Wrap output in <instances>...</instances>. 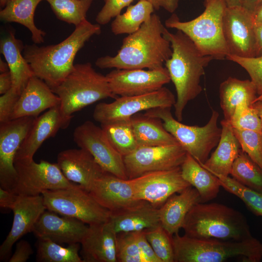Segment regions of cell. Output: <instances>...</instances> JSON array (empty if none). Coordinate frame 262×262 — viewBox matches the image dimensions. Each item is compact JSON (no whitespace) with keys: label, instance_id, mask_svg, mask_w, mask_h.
<instances>
[{"label":"cell","instance_id":"1","mask_svg":"<svg viewBox=\"0 0 262 262\" xmlns=\"http://www.w3.org/2000/svg\"><path fill=\"white\" fill-rule=\"evenodd\" d=\"M165 28L159 16L153 14L137 31L123 39L116 55L98 58L96 66L101 69H120L164 67L172 53L170 43L164 35Z\"/></svg>","mask_w":262,"mask_h":262},{"label":"cell","instance_id":"2","mask_svg":"<svg viewBox=\"0 0 262 262\" xmlns=\"http://www.w3.org/2000/svg\"><path fill=\"white\" fill-rule=\"evenodd\" d=\"M164 35L170 42L172 50L170 58L164 64L176 91L175 115L178 121H181L183 110L188 103L202 92L201 77L205 73V68L214 59L203 54L180 31L173 33L165 28Z\"/></svg>","mask_w":262,"mask_h":262},{"label":"cell","instance_id":"3","mask_svg":"<svg viewBox=\"0 0 262 262\" xmlns=\"http://www.w3.org/2000/svg\"><path fill=\"white\" fill-rule=\"evenodd\" d=\"M100 33L99 24L86 19L75 26L73 32L60 43L41 47L35 43L26 45L22 54L34 76L52 89L72 71L76 55L85 43L93 35Z\"/></svg>","mask_w":262,"mask_h":262},{"label":"cell","instance_id":"4","mask_svg":"<svg viewBox=\"0 0 262 262\" xmlns=\"http://www.w3.org/2000/svg\"><path fill=\"white\" fill-rule=\"evenodd\" d=\"M182 228L185 235L198 239L240 241L252 237L241 213L217 203L196 204L187 213Z\"/></svg>","mask_w":262,"mask_h":262},{"label":"cell","instance_id":"5","mask_svg":"<svg viewBox=\"0 0 262 262\" xmlns=\"http://www.w3.org/2000/svg\"><path fill=\"white\" fill-rule=\"evenodd\" d=\"M174 262H223L230 259L260 262L262 243L251 237L240 241L172 236Z\"/></svg>","mask_w":262,"mask_h":262},{"label":"cell","instance_id":"6","mask_svg":"<svg viewBox=\"0 0 262 262\" xmlns=\"http://www.w3.org/2000/svg\"><path fill=\"white\" fill-rule=\"evenodd\" d=\"M204 10L195 18L180 20L173 13L165 21V26L187 35L206 55L223 60L229 54L223 33V17L227 7L225 0H204Z\"/></svg>","mask_w":262,"mask_h":262},{"label":"cell","instance_id":"7","mask_svg":"<svg viewBox=\"0 0 262 262\" xmlns=\"http://www.w3.org/2000/svg\"><path fill=\"white\" fill-rule=\"evenodd\" d=\"M51 89L60 98L62 114L70 119L74 113L98 101L117 98L106 76L97 72L89 62L75 64L65 79Z\"/></svg>","mask_w":262,"mask_h":262},{"label":"cell","instance_id":"8","mask_svg":"<svg viewBox=\"0 0 262 262\" xmlns=\"http://www.w3.org/2000/svg\"><path fill=\"white\" fill-rule=\"evenodd\" d=\"M171 108L159 107L146 111L144 115L160 119L165 129L170 133L186 152L199 164L208 159L212 150L217 146L222 129L218 126L219 113L212 111L207 123L203 126H189L175 119Z\"/></svg>","mask_w":262,"mask_h":262},{"label":"cell","instance_id":"9","mask_svg":"<svg viewBox=\"0 0 262 262\" xmlns=\"http://www.w3.org/2000/svg\"><path fill=\"white\" fill-rule=\"evenodd\" d=\"M47 210L77 219L88 225L106 222L111 212L101 206L79 185L42 193Z\"/></svg>","mask_w":262,"mask_h":262},{"label":"cell","instance_id":"10","mask_svg":"<svg viewBox=\"0 0 262 262\" xmlns=\"http://www.w3.org/2000/svg\"><path fill=\"white\" fill-rule=\"evenodd\" d=\"M176 99L172 92L163 87L155 91L137 96L117 97L111 103L101 102L95 106L93 118L101 124L130 120L138 112L163 107L171 108Z\"/></svg>","mask_w":262,"mask_h":262},{"label":"cell","instance_id":"11","mask_svg":"<svg viewBox=\"0 0 262 262\" xmlns=\"http://www.w3.org/2000/svg\"><path fill=\"white\" fill-rule=\"evenodd\" d=\"M14 164L17 179L11 192L17 195L38 196L45 191L66 188L76 184L65 177L57 163L45 160L36 163L33 160L16 161Z\"/></svg>","mask_w":262,"mask_h":262},{"label":"cell","instance_id":"12","mask_svg":"<svg viewBox=\"0 0 262 262\" xmlns=\"http://www.w3.org/2000/svg\"><path fill=\"white\" fill-rule=\"evenodd\" d=\"M73 140L79 147L88 151L105 172L128 179L123 156L113 147L101 127L86 121L75 129Z\"/></svg>","mask_w":262,"mask_h":262},{"label":"cell","instance_id":"13","mask_svg":"<svg viewBox=\"0 0 262 262\" xmlns=\"http://www.w3.org/2000/svg\"><path fill=\"white\" fill-rule=\"evenodd\" d=\"M187 152L179 144L141 147L123 157L128 179L180 167Z\"/></svg>","mask_w":262,"mask_h":262},{"label":"cell","instance_id":"14","mask_svg":"<svg viewBox=\"0 0 262 262\" xmlns=\"http://www.w3.org/2000/svg\"><path fill=\"white\" fill-rule=\"evenodd\" d=\"M130 180L135 199L158 208L171 196L191 186L183 178L180 166L147 173Z\"/></svg>","mask_w":262,"mask_h":262},{"label":"cell","instance_id":"15","mask_svg":"<svg viewBox=\"0 0 262 262\" xmlns=\"http://www.w3.org/2000/svg\"><path fill=\"white\" fill-rule=\"evenodd\" d=\"M253 15L241 5L227 7L223 17V33L229 55L256 57Z\"/></svg>","mask_w":262,"mask_h":262},{"label":"cell","instance_id":"16","mask_svg":"<svg viewBox=\"0 0 262 262\" xmlns=\"http://www.w3.org/2000/svg\"><path fill=\"white\" fill-rule=\"evenodd\" d=\"M36 117L27 116L0 123V185L12 191L17 179L16 153Z\"/></svg>","mask_w":262,"mask_h":262},{"label":"cell","instance_id":"17","mask_svg":"<svg viewBox=\"0 0 262 262\" xmlns=\"http://www.w3.org/2000/svg\"><path fill=\"white\" fill-rule=\"evenodd\" d=\"M105 76L112 92L116 97L151 93L162 88L171 81L165 67L147 70L115 69Z\"/></svg>","mask_w":262,"mask_h":262},{"label":"cell","instance_id":"18","mask_svg":"<svg viewBox=\"0 0 262 262\" xmlns=\"http://www.w3.org/2000/svg\"><path fill=\"white\" fill-rule=\"evenodd\" d=\"M47 210L42 195H18L12 209L14 218L12 228L0 246V260H9L12 247L23 236L33 231L37 220Z\"/></svg>","mask_w":262,"mask_h":262},{"label":"cell","instance_id":"19","mask_svg":"<svg viewBox=\"0 0 262 262\" xmlns=\"http://www.w3.org/2000/svg\"><path fill=\"white\" fill-rule=\"evenodd\" d=\"M89 226L74 218L45 211L36 222L33 232L37 239L48 240L59 244L80 243Z\"/></svg>","mask_w":262,"mask_h":262},{"label":"cell","instance_id":"20","mask_svg":"<svg viewBox=\"0 0 262 262\" xmlns=\"http://www.w3.org/2000/svg\"><path fill=\"white\" fill-rule=\"evenodd\" d=\"M71 120L63 115L60 105L36 117L16 153L15 162L33 160L43 142L55 136L59 130L67 128Z\"/></svg>","mask_w":262,"mask_h":262},{"label":"cell","instance_id":"21","mask_svg":"<svg viewBox=\"0 0 262 262\" xmlns=\"http://www.w3.org/2000/svg\"><path fill=\"white\" fill-rule=\"evenodd\" d=\"M56 163L68 180L88 192L94 181L106 172L88 151L80 147L61 151Z\"/></svg>","mask_w":262,"mask_h":262},{"label":"cell","instance_id":"22","mask_svg":"<svg viewBox=\"0 0 262 262\" xmlns=\"http://www.w3.org/2000/svg\"><path fill=\"white\" fill-rule=\"evenodd\" d=\"M89 193L111 212L131 206L139 200L134 197L130 179H123L106 172L96 180Z\"/></svg>","mask_w":262,"mask_h":262},{"label":"cell","instance_id":"23","mask_svg":"<svg viewBox=\"0 0 262 262\" xmlns=\"http://www.w3.org/2000/svg\"><path fill=\"white\" fill-rule=\"evenodd\" d=\"M81 243L80 255L83 262H117V233L109 221L88 225Z\"/></svg>","mask_w":262,"mask_h":262},{"label":"cell","instance_id":"24","mask_svg":"<svg viewBox=\"0 0 262 262\" xmlns=\"http://www.w3.org/2000/svg\"><path fill=\"white\" fill-rule=\"evenodd\" d=\"M60 99L42 80L33 76L21 93L13 110L10 120L32 116L59 105Z\"/></svg>","mask_w":262,"mask_h":262},{"label":"cell","instance_id":"25","mask_svg":"<svg viewBox=\"0 0 262 262\" xmlns=\"http://www.w3.org/2000/svg\"><path fill=\"white\" fill-rule=\"evenodd\" d=\"M109 222L117 233L143 231L160 225L159 208L144 201L111 212Z\"/></svg>","mask_w":262,"mask_h":262},{"label":"cell","instance_id":"26","mask_svg":"<svg viewBox=\"0 0 262 262\" xmlns=\"http://www.w3.org/2000/svg\"><path fill=\"white\" fill-rule=\"evenodd\" d=\"M198 202L200 195L192 186L173 195L159 208L161 225L171 236L178 233L188 212Z\"/></svg>","mask_w":262,"mask_h":262},{"label":"cell","instance_id":"27","mask_svg":"<svg viewBox=\"0 0 262 262\" xmlns=\"http://www.w3.org/2000/svg\"><path fill=\"white\" fill-rule=\"evenodd\" d=\"M24 46L10 31L0 41V51L7 62L12 79V88L19 95L34 73L22 51Z\"/></svg>","mask_w":262,"mask_h":262},{"label":"cell","instance_id":"28","mask_svg":"<svg viewBox=\"0 0 262 262\" xmlns=\"http://www.w3.org/2000/svg\"><path fill=\"white\" fill-rule=\"evenodd\" d=\"M221 125V137L215 150L204 164H200L213 175L229 176L241 147L229 121L224 119Z\"/></svg>","mask_w":262,"mask_h":262},{"label":"cell","instance_id":"29","mask_svg":"<svg viewBox=\"0 0 262 262\" xmlns=\"http://www.w3.org/2000/svg\"><path fill=\"white\" fill-rule=\"evenodd\" d=\"M220 104L224 119L230 121L236 107L246 102L251 105L258 97L256 88L251 80L229 77L220 85Z\"/></svg>","mask_w":262,"mask_h":262},{"label":"cell","instance_id":"30","mask_svg":"<svg viewBox=\"0 0 262 262\" xmlns=\"http://www.w3.org/2000/svg\"><path fill=\"white\" fill-rule=\"evenodd\" d=\"M180 169L183 178L198 192L200 202L210 201L217 196L221 187L218 178L188 153Z\"/></svg>","mask_w":262,"mask_h":262},{"label":"cell","instance_id":"31","mask_svg":"<svg viewBox=\"0 0 262 262\" xmlns=\"http://www.w3.org/2000/svg\"><path fill=\"white\" fill-rule=\"evenodd\" d=\"M131 122L138 147L179 143L159 118L136 114L131 118Z\"/></svg>","mask_w":262,"mask_h":262},{"label":"cell","instance_id":"32","mask_svg":"<svg viewBox=\"0 0 262 262\" xmlns=\"http://www.w3.org/2000/svg\"><path fill=\"white\" fill-rule=\"evenodd\" d=\"M43 0H10L0 11V18L6 22H16L26 27L31 33L34 43L44 42L46 33L38 29L34 21L35 9Z\"/></svg>","mask_w":262,"mask_h":262},{"label":"cell","instance_id":"33","mask_svg":"<svg viewBox=\"0 0 262 262\" xmlns=\"http://www.w3.org/2000/svg\"><path fill=\"white\" fill-rule=\"evenodd\" d=\"M154 10L151 3L144 0H139L135 4L130 5L125 13L117 16L112 22V33L119 35L135 32L149 19Z\"/></svg>","mask_w":262,"mask_h":262},{"label":"cell","instance_id":"34","mask_svg":"<svg viewBox=\"0 0 262 262\" xmlns=\"http://www.w3.org/2000/svg\"><path fill=\"white\" fill-rule=\"evenodd\" d=\"M101 127L113 147L123 157L138 147L131 119L101 124Z\"/></svg>","mask_w":262,"mask_h":262},{"label":"cell","instance_id":"35","mask_svg":"<svg viewBox=\"0 0 262 262\" xmlns=\"http://www.w3.org/2000/svg\"><path fill=\"white\" fill-rule=\"evenodd\" d=\"M36 260L39 262H83L79 251L80 243L64 247L48 240L37 239Z\"/></svg>","mask_w":262,"mask_h":262},{"label":"cell","instance_id":"36","mask_svg":"<svg viewBox=\"0 0 262 262\" xmlns=\"http://www.w3.org/2000/svg\"><path fill=\"white\" fill-rule=\"evenodd\" d=\"M230 175L242 184L262 193V168L242 150L234 162Z\"/></svg>","mask_w":262,"mask_h":262},{"label":"cell","instance_id":"37","mask_svg":"<svg viewBox=\"0 0 262 262\" xmlns=\"http://www.w3.org/2000/svg\"><path fill=\"white\" fill-rule=\"evenodd\" d=\"M59 20L75 26L86 19V14L93 0H44Z\"/></svg>","mask_w":262,"mask_h":262},{"label":"cell","instance_id":"38","mask_svg":"<svg viewBox=\"0 0 262 262\" xmlns=\"http://www.w3.org/2000/svg\"><path fill=\"white\" fill-rule=\"evenodd\" d=\"M214 175L218 178L222 187L241 199L254 214L262 216V193L242 184L229 176Z\"/></svg>","mask_w":262,"mask_h":262},{"label":"cell","instance_id":"39","mask_svg":"<svg viewBox=\"0 0 262 262\" xmlns=\"http://www.w3.org/2000/svg\"><path fill=\"white\" fill-rule=\"evenodd\" d=\"M145 236L161 262H174L172 236L160 225L144 230Z\"/></svg>","mask_w":262,"mask_h":262},{"label":"cell","instance_id":"40","mask_svg":"<svg viewBox=\"0 0 262 262\" xmlns=\"http://www.w3.org/2000/svg\"><path fill=\"white\" fill-rule=\"evenodd\" d=\"M116 257L117 262H145L135 231L117 234Z\"/></svg>","mask_w":262,"mask_h":262},{"label":"cell","instance_id":"41","mask_svg":"<svg viewBox=\"0 0 262 262\" xmlns=\"http://www.w3.org/2000/svg\"><path fill=\"white\" fill-rule=\"evenodd\" d=\"M232 129L241 150L262 168V132L233 128Z\"/></svg>","mask_w":262,"mask_h":262},{"label":"cell","instance_id":"42","mask_svg":"<svg viewBox=\"0 0 262 262\" xmlns=\"http://www.w3.org/2000/svg\"><path fill=\"white\" fill-rule=\"evenodd\" d=\"M229 122L233 128L262 132L261 120L256 110L246 102L236 107Z\"/></svg>","mask_w":262,"mask_h":262},{"label":"cell","instance_id":"43","mask_svg":"<svg viewBox=\"0 0 262 262\" xmlns=\"http://www.w3.org/2000/svg\"><path fill=\"white\" fill-rule=\"evenodd\" d=\"M227 59L233 61L245 69L254 84L258 96L262 94V56L253 57H240L229 55Z\"/></svg>","mask_w":262,"mask_h":262},{"label":"cell","instance_id":"44","mask_svg":"<svg viewBox=\"0 0 262 262\" xmlns=\"http://www.w3.org/2000/svg\"><path fill=\"white\" fill-rule=\"evenodd\" d=\"M134 0H104V5L98 14L96 20L99 25L108 23L112 18L121 14L122 10Z\"/></svg>","mask_w":262,"mask_h":262},{"label":"cell","instance_id":"45","mask_svg":"<svg viewBox=\"0 0 262 262\" xmlns=\"http://www.w3.org/2000/svg\"><path fill=\"white\" fill-rule=\"evenodd\" d=\"M12 88L0 97V123L10 120L14 107L19 97Z\"/></svg>","mask_w":262,"mask_h":262},{"label":"cell","instance_id":"46","mask_svg":"<svg viewBox=\"0 0 262 262\" xmlns=\"http://www.w3.org/2000/svg\"><path fill=\"white\" fill-rule=\"evenodd\" d=\"M33 253L30 244L26 240H20L17 242L15 251L8 262H26Z\"/></svg>","mask_w":262,"mask_h":262},{"label":"cell","instance_id":"47","mask_svg":"<svg viewBox=\"0 0 262 262\" xmlns=\"http://www.w3.org/2000/svg\"><path fill=\"white\" fill-rule=\"evenodd\" d=\"M18 195L0 187V207L2 209L12 210Z\"/></svg>","mask_w":262,"mask_h":262},{"label":"cell","instance_id":"48","mask_svg":"<svg viewBox=\"0 0 262 262\" xmlns=\"http://www.w3.org/2000/svg\"><path fill=\"white\" fill-rule=\"evenodd\" d=\"M149 2L155 10H158L161 8L167 12L173 13L179 6V0H144Z\"/></svg>","mask_w":262,"mask_h":262},{"label":"cell","instance_id":"49","mask_svg":"<svg viewBox=\"0 0 262 262\" xmlns=\"http://www.w3.org/2000/svg\"><path fill=\"white\" fill-rule=\"evenodd\" d=\"M12 87V79L9 71L0 73V94L2 95L8 91Z\"/></svg>","mask_w":262,"mask_h":262},{"label":"cell","instance_id":"50","mask_svg":"<svg viewBox=\"0 0 262 262\" xmlns=\"http://www.w3.org/2000/svg\"><path fill=\"white\" fill-rule=\"evenodd\" d=\"M256 41V56H262V22L255 23L254 26Z\"/></svg>","mask_w":262,"mask_h":262},{"label":"cell","instance_id":"51","mask_svg":"<svg viewBox=\"0 0 262 262\" xmlns=\"http://www.w3.org/2000/svg\"><path fill=\"white\" fill-rule=\"evenodd\" d=\"M241 5L253 14L262 6V0H240Z\"/></svg>","mask_w":262,"mask_h":262},{"label":"cell","instance_id":"52","mask_svg":"<svg viewBox=\"0 0 262 262\" xmlns=\"http://www.w3.org/2000/svg\"><path fill=\"white\" fill-rule=\"evenodd\" d=\"M252 105L256 110L258 113V114L261 120L262 127V100L256 101L252 104Z\"/></svg>","mask_w":262,"mask_h":262},{"label":"cell","instance_id":"53","mask_svg":"<svg viewBox=\"0 0 262 262\" xmlns=\"http://www.w3.org/2000/svg\"><path fill=\"white\" fill-rule=\"evenodd\" d=\"M253 15L255 23L262 22V5Z\"/></svg>","mask_w":262,"mask_h":262},{"label":"cell","instance_id":"54","mask_svg":"<svg viewBox=\"0 0 262 262\" xmlns=\"http://www.w3.org/2000/svg\"><path fill=\"white\" fill-rule=\"evenodd\" d=\"M9 71L8 65L6 62H4L1 59H0V72L3 73Z\"/></svg>","mask_w":262,"mask_h":262},{"label":"cell","instance_id":"55","mask_svg":"<svg viewBox=\"0 0 262 262\" xmlns=\"http://www.w3.org/2000/svg\"><path fill=\"white\" fill-rule=\"evenodd\" d=\"M227 6L231 7L241 5L240 0H225Z\"/></svg>","mask_w":262,"mask_h":262},{"label":"cell","instance_id":"56","mask_svg":"<svg viewBox=\"0 0 262 262\" xmlns=\"http://www.w3.org/2000/svg\"><path fill=\"white\" fill-rule=\"evenodd\" d=\"M10 0H0V7L4 8Z\"/></svg>","mask_w":262,"mask_h":262},{"label":"cell","instance_id":"57","mask_svg":"<svg viewBox=\"0 0 262 262\" xmlns=\"http://www.w3.org/2000/svg\"><path fill=\"white\" fill-rule=\"evenodd\" d=\"M259 100H262V94L257 97L255 101Z\"/></svg>","mask_w":262,"mask_h":262}]
</instances>
